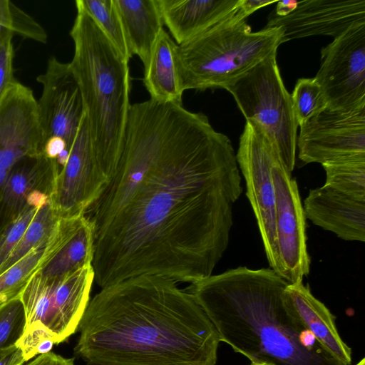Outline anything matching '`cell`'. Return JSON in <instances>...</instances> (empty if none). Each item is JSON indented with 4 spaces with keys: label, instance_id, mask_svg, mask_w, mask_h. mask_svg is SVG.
I'll list each match as a JSON object with an SVG mask.
<instances>
[{
    "label": "cell",
    "instance_id": "30",
    "mask_svg": "<svg viewBox=\"0 0 365 365\" xmlns=\"http://www.w3.org/2000/svg\"><path fill=\"white\" fill-rule=\"evenodd\" d=\"M13 35L7 31L0 36V101L16 81L14 77Z\"/></svg>",
    "mask_w": 365,
    "mask_h": 365
},
{
    "label": "cell",
    "instance_id": "35",
    "mask_svg": "<svg viewBox=\"0 0 365 365\" xmlns=\"http://www.w3.org/2000/svg\"><path fill=\"white\" fill-rule=\"evenodd\" d=\"M297 1L296 0L279 1L272 12L279 16H287L296 8Z\"/></svg>",
    "mask_w": 365,
    "mask_h": 365
},
{
    "label": "cell",
    "instance_id": "25",
    "mask_svg": "<svg viewBox=\"0 0 365 365\" xmlns=\"http://www.w3.org/2000/svg\"><path fill=\"white\" fill-rule=\"evenodd\" d=\"M322 165L326 174L324 185L351 197L365 200V157Z\"/></svg>",
    "mask_w": 365,
    "mask_h": 365
},
{
    "label": "cell",
    "instance_id": "37",
    "mask_svg": "<svg viewBox=\"0 0 365 365\" xmlns=\"http://www.w3.org/2000/svg\"><path fill=\"white\" fill-rule=\"evenodd\" d=\"M355 365H365V359H361L357 364Z\"/></svg>",
    "mask_w": 365,
    "mask_h": 365
},
{
    "label": "cell",
    "instance_id": "12",
    "mask_svg": "<svg viewBox=\"0 0 365 365\" xmlns=\"http://www.w3.org/2000/svg\"><path fill=\"white\" fill-rule=\"evenodd\" d=\"M108 181L93 150L85 112L51 200L61 217L86 215Z\"/></svg>",
    "mask_w": 365,
    "mask_h": 365
},
{
    "label": "cell",
    "instance_id": "16",
    "mask_svg": "<svg viewBox=\"0 0 365 365\" xmlns=\"http://www.w3.org/2000/svg\"><path fill=\"white\" fill-rule=\"evenodd\" d=\"M60 171L56 160L43 154L19 160L9 170L0 188V230L16 218L36 192L53 194Z\"/></svg>",
    "mask_w": 365,
    "mask_h": 365
},
{
    "label": "cell",
    "instance_id": "8",
    "mask_svg": "<svg viewBox=\"0 0 365 365\" xmlns=\"http://www.w3.org/2000/svg\"><path fill=\"white\" fill-rule=\"evenodd\" d=\"M276 146L255 123L246 121L240 137L236 160L245 180L247 196L254 211L266 257L279 273L275 229V188L272 168Z\"/></svg>",
    "mask_w": 365,
    "mask_h": 365
},
{
    "label": "cell",
    "instance_id": "23",
    "mask_svg": "<svg viewBox=\"0 0 365 365\" xmlns=\"http://www.w3.org/2000/svg\"><path fill=\"white\" fill-rule=\"evenodd\" d=\"M93 255L92 222L86 215H74L63 242L38 272L48 277L61 276L92 264Z\"/></svg>",
    "mask_w": 365,
    "mask_h": 365
},
{
    "label": "cell",
    "instance_id": "1",
    "mask_svg": "<svg viewBox=\"0 0 365 365\" xmlns=\"http://www.w3.org/2000/svg\"><path fill=\"white\" fill-rule=\"evenodd\" d=\"M243 188L231 140L202 113L151 99L131 104L116 168L86 216L94 282L141 275L192 284L227 250Z\"/></svg>",
    "mask_w": 365,
    "mask_h": 365
},
{
    "label": "cell",
    "instance_id": "9",
    "mask_svg": "<svg viewBox=\"0 0 365 365\" xmlns=\"http://www.w3.org/2000/svg\"><path fill=\"white\" fill-rule=\"evenodd\" d=\"M314 79L327 108L342 111L365 108V22L354 24L322 48Z\"/></svg>",
    "mask_w": 365,
    "mask_h": 365
},
{
    "label": "cell",
    "instance_id": "13",
    "mask_svg": "<svg viewBox=\"0 0 365 365\" xmlns=\"http://www.w3.org/2000/svg\"><path fill=\"white\" fill-rule=\"evenodd\" d=\"M37 81L43 86L38 108L43 144L50 138L58 137L65 140L70 150L85 108L69 63L51 57L46 71L37 77Z\"/></svg>",
    "mask_w": 365,
    "mask_h": 365
},
{
    "label": "cell",
    "instance_id": "15",
    "mask_svg": "<svg viewBox=\"0 0 365 365\" xmlns=\"http://www.w3.org/2000/svg\"><path fill=\"white\" fill-rule=\"evenodd\" d=\"M358 22H365V0H303L287 16L272 12L264 28H280L283 43L318 35L334 38Z\"/></svg>",
    "mask_w": 365,
    "mask_h": 365
},
{
    "label": "cell",
    "instance_id": "7",
    "mask_svg": "<svg viewBox=\"0 0 365 365\" xmlns=\"http://www.w3.org/2000/svg\"><path fill=\"white\" fill-rule=\"evenodd\" d=\"M235 100L246 121L257 123L276 146L287 169L296 164L297 123L291 94L286 89L271 53L225 88Z\"/></svg>",
    "mask_w": 365,
    "mask_h": 365
},
{
    "label": "cell",
    "instance_id": "27",
    "mask_svg": "<svg viewBox=\"0 0 365 365\" xmlns=\"http://www.w3.org/2000/svg\"><path fill=\"white\" fill-rule=\"evenodd\" d=\"M49 200L51 196L47 193H34L29 197L24 210L0 230V267L18 244L38 209Z\"/></svg>",
    "mask_w": 365,
    "mask_h": 365
},
{
    "label": "cell",
    "instance_id": "2",
    "mask_svg": "<svg viewBox=\"0 0 365 365\" xmlns=\"http://www.w3.org/2000/svg\"><path fill=\"white\" fill-rule=\"evenodd\" d=\"M74 354L85 365H215L218 334L174 281L141 275L90 299Z\"/></svg>",
    "mask_w": 365,
    "mask_h": 365
},
{
    "label": "cell",
    "instance_id": "29",
    "mask_svg": "<svg viewBox=\"0 0 365 365\" xmlns=\"http://www.w3.org/2000/svg\"><path fill=\"white\" fill-rule=\"evenodd\" d=\"M25 327V311L19 295L0 304V350L16 344Z\"/></svg>",
    "mask_w": 365,
    "mask_h": 365
},
{
    "label": "cell",
    "instance_id": "5",
    "mask_svg": "<svg viewBox=\"0 0 365 365\" xmlns=\"http://www.w3.org/2000/svg\"><path fill=\"white\" fill-rule=\"evenodd\" d=\"M246 19L239 4L219 22L188 41L177 45L175 61L183 91L225 89L277 52L282 44V30L263 28L252 32Z\"/></svg>",
    "mask_w": 365,
    "mask_h": 365
},
{
    "label": "cell",
    "instance_id": "32",
    "mask_svg": "<svg viewBox=\"0 0 365 365\" xmlns=\"http://www.w3.org/2000/svg\"><path fill=\"white\" fill-rule=\"evenodd\" d=\"M27 365H75L73 358H66L49 351L39 354Z\"/></svg>",
    "mask_w": 365,
    "mask_h": 365
},
{
    "label": "cell",
    "instance_id": "21",
    "mask_svg": "<svg viewBox=\"0 0 365 365\" xmlns=\"http://www.w3.org/2000/svg\"><path fill=\"white\" fill-rule=\"evenodd\" d=\"M177 44L163 29L156 41L143 81L151 100L182 104L183 91L175 61Z\"/></svg>",
    "mask_w": 365,
    "mask_h": 365
},
{
    "label": "cell",
    "instance_id": "18",
    "mask_svg": "<svg viewBox=\"0 0 365 365\" xmlns=\"http://www.w3.org/2000/svg\"><path fill=\"white\" fill-rule=\"evenodd\" d=\"M241 0H157L163 24L177 45L182 44L219 22Z\"/></svg>",
    "mask_w": 365,
    "mask_h": 365
},
{
    "label": "cell",
    "instance_id": "36",
    "mask_svg": "<svg viewBox=\"0 0 365 365\" xmlns=\"http://www.w3.org/2000/svg\"><path fill=\"white\" fill-rule=\"evenodd\" d=\"M9 170H6L3 168H0V188L8 174Z\"/></svg>",
    "mask_w": 365,
    "mask_h": 365
},
{
    "label": "cell",
    "instance_id": "4",
    "mask_svg": "<svg viewBox=\"0 0 365 365\" xmlns=\"http://www.w3.org/2000/svg\"><path fill=\"white\" fill-rule=\"evenodd\" d=\"M76 10L70 31L74 54L69 65L81 91L93 150L110 180L131 106L129 61L87 14Z\"/></svg>",
    "mask_w": 365,
    "mask_h": 365
},
{
    "label": "cell",
    "instance_id": "22",
    "mask_svg": "<svg viewBox=\"0 0 365 365\" xmlns=\"http://www.w3.org/2000/svg\"><path fill=\"white\" fill-rule=\"evenodd\" d=\"M72 217H60L47 240L0 274V304L18 296L30 279L55 255L68 234Z\"/></svg>",
    "mask_w": 365,
    "mask_h": 365
},
{
    "label": "cell",
    "instance_id": "14",
    "mask_svg": "<svg viewBox=\"0 0 365 365\" xmlns=\"http://www.w3.org/2000/svg\"><path fill=\"white\" fill-rule=\"evenodd\" d=\"M38 101L32 90L17 81L0 101V168L43 154Z\"/></svg>",
    "mask_w": 365,
    "mask_h": 365
},
{
    "label": "cell",
    "instance_id": "33",
    "mask_svg": "<svg viewBox=\"0 0 365 365\" xmlns=\"http://www.w3.org/2000/svg\"><path fill=\"white\" fill-rule=\"evenodd\" d=\"M65 149L68 150L63 139L58 137H52L45 141L42 153L49 159L56 160Z\"/></svg>",
    "mask_w": 365,
    "mask_h": 365
},
{
    "label": "cell",
    "instance_id": "24",
    "mask_svg": "<svg viewBox=\"0 0 365 365\" xmlns=\"http://www.w3.org/2000/svg\"><path fill=\"white\" fill-rule=\"evenodd\" d=\"M60 217L51 200L42 205L33 217L9 257L0 267V274L22 258L32 249L47 240L54 230Z\"/></svg>",
    "mask_w": 365,
    "mask_h": 365
},
{
    "label": "cell",
    "instance_id": "11",
    "mask_svg": "<svg viewBox=\"0 0 365 365\" xmlns=\"http://www.w3.org/2000/svg\"><path fill=\"white\" fill-rule=\"evenodd\" d=\"M299 127L297 147L304 163L365 157V108L342 111L327 107Z\"/></svg>",
    "mask_w": 365,
    "mask_h": 365
},
{
    "label": "cell",
    "instance_id": "38",
    "mask_svg": "<svg viewBox=\"0 0 365 365\" xmlns=\"http://www.w3.org/2000/svg\"><path fill=\"white\" fill-rule=\"evenodd\" d=\"M250 365H272L266 363H251Z\"/></svg>",
    "mask_w": 365,
    "mask_h": 365
},
{
    "label": "cell",
    "instance_id": "10",
    "mask_svg": "<svg viewBox=\"0 0 365 365\" xmlns=\"http://www.w3.org/2000/svg\"><path fill=\"white\" fill-rule=\"evenodd\" d=\"M275 188V229L279 276L289 284L303 282L310 270L305 215L297 182L279 153L272 168Z\"/></svg>",
    "mask_w": 365,
    "mask_h": 365
},
{
    "label": "cell",
    "instance_id": "3",
    "mask_svg": "<svg viewBox=\"0 0 365 365\" xmlns=\"http://www.w3.org/2000/svg\"><path fill=\"white\" fill-rule=\"evenodd\" d=\"M289 283L269 268L238 267L185 288L220 342L251 363L345 365L307 330L284 297Z\"/></svg>",
    "mask_w": 365,
    "mask_h": 365
},
{
    "label": "cell",
    "instance_id": "26",
    "mask_svg": "<svg viewBox=\"0 0 365 365\" xmlns=\"http://www.w3.org/2000/svg\"><path fill=\"white\" fill-rule=\"evenodd\" d=\"M75 4L76 9L87 14L122 56L129 61L132 57L113 0H76Z\"/></svg>",
    "mask_w": 365,
    "mask_h": 365
},
{
    "label": "cell",
    "instance_id": "19",
    "mask_svg": "<svg viewBox=\"0 0 365 365\" xmlns=\"http://www.w3.org/2000/svg\"><path fill=\"white\" fill-rule=\"evenodd\" d=\"M284 297L303 326L319 344L345 365L351 364V349L339 334L335 316L303 282L288 284Z\"/></svg>",
    "mask_w": 365,
    "mask_h": 365
},
{
    "label": "cell",
    "instance_id": "6",
    "mask_svg": "<svg viewBox=\"0 0 365 365\" xmlns=\"http://www.w3.org/2000/svg\"><path fill=\"white\" fill-rule=\"evenodd\" d=\"M94 282L92 264L67 274L44 276L37 272L20 292L26 327L16 344L27 361L66 341L78 327Z\"/></svg>",
    "mask_w": 365,
    "mask_h": 365
},
{
    "label": "cell",
    "instance_id": "17",
    "mask_svg": "<svg viewBox=\"0 0 365 365\" xmlns=\"http://www.w3.org/2000/svg\"><path fill=\"white\" fill-rule=\"evenodd\" d=\"M305 217L346 241H365V200L326 185L310 190L304 200Z\"/></svg>",
    "mask_w": 365,
    "mask_h": 365
},
{
    "label": "cell",
    "instance_id": "28",
    "mask_svg": "<svg viewBox=\"0 0 365 365\" xmlns=\"http://www.w3.org/2000/svg\"><path fill=\"white\" fill-rule=\"evenodd\" d=\"M291 97L298 126L327 107L322 89L314 78H299Z\"/></svg>",
    "mask_w": 365,
    "mask_h": 365
},
{
    "label": "cell",
    "instance_id": "20",
    "mask_svg": "<svg viewBox=\"0 0 365 365\" xmlns=\"http://www.w3.org/2000/svg\"><path fill=\"white\" fill-rule=\"evenodd\" d=\"M131 57L136 55L145 68L163 22L157 0H113Z\"/></svg>",
    "mask_w": 365,
    "mask_h": 365
},
{
    "label": "cell",
    "instance_id": "31",
    "mask_svg": "<svg viewBox=\"0 0 365 365\" xmlns=\"http://www.w3.org/2000/svg\"><path fill=\"white\" fill-rule=\"evenodd\" d=\"M26 360L16 344L0 350V365H23Z\"/></svg>",
    "mask_w": 365,
    "mask_h": 365
},
{
    "label": "cell",
    "instance_id": "34",
    "mask_svg": "<svg viewBox=\"0 0 365 365\" xmlns=\"http://www.w3.org/2000/svg\"><path fill=\"white\" fill-rule=\"evenodd\" d=\"M276 1L268 0H241L240 9L245 17H248L259 9L274 4Z\"/></svg>",
    "mask_w": 365,
    "mask_h": 365
}]
</instances>
